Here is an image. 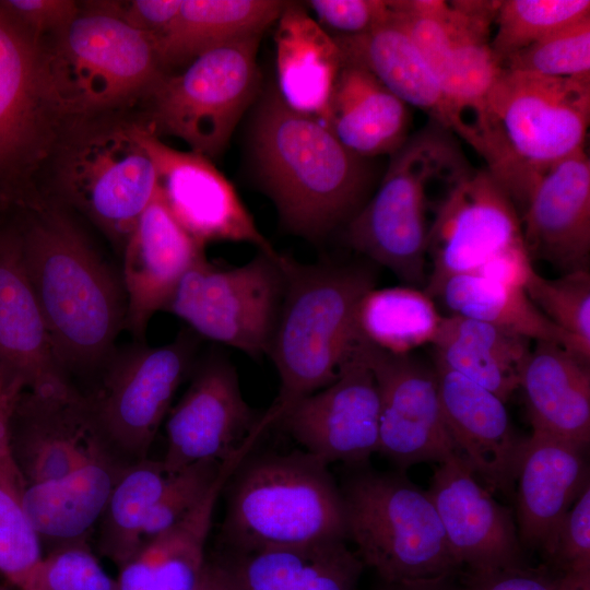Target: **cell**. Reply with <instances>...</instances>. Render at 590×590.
Segmentation results:
<instances>
[{
    "mask_svg": "<svg viewBox=\"0 0 590 590\" xmlns=\"http://www.w3.org/2000/svg\"><path fill=\"white\" fill-rule=\"evenodd\" d=\"M361 469L341 489L346 538L384 582L455 576L453 557L427 491L400 473Z\"/></svg>",
    "mask_w": 590,
    "mask_h": 590,
    "instance_id": "cell-8",
    "label": "cell"
},
{
    "mask_svg": "<svg viewBox=\"0 0 590 590\" xmlns=\"http://www.w3.org/2000/svg\"><path fill=\"white\" fill-rule=\"evenodd\" d=\"M455 134L435 120L390 155L380 185L346 224L357 252L389 269L409 286L426 285L428 237L439 203L435 188L453 185L472 167Z\"/></svg>",
    "mask_w": 590,
    "mask_h": 590,
    "instance_id": "cell-5",
    "label": "cell"
},
{
    "mask_svg": "<svg viewBox=\"0 0 590 590\" xmlns=\"http://www.w3.org/2000/svg\"><path fill=\"white\" fill-rule=\"evenodd\" d=\"M13 587L16 590H120L92 553L87 543L56 548Z\"/></svg>",
    "mask_w": 590,
    "mask_h": 590,
    "instance_id": "cell-41",
    "label": "cell"
},
{
    "mask_svg": "<svg viewBox=\"0 0 590 590\" xmlns=\"http://www.w3.org/2000/svg\"><path fill=\"white\" fill-rule=\"evenodd\" d=\"M333 38L343 63L367 71L409 107L427 113L456 134L457 122L440 85L394 12L367 33Z\"/></svg>",
    "mask_w": 590,
    "mask_h": 590,
    "instance_id": "cell-31",
    "label": "cell"
},
{
    "mask_svg": "<svg viewBox=\"0 0 590 590\" xmlns=\"http://www.w3.org/2000/svg\"><path fill=\"white\" fill-rule=\"evenodd\" d=\"M130 464L103 450L59 480L25 487L22 506L47 553L87 543L114 486Z\"/></svg>",
    "mask_w": 590,
    "mask_h": 590,
    "instance_id": "cell-26",
    "label": "cell"
},
{
    "mask_svg": "<svg viewBox=\"0 0 590 590\" xmlns=\"http://www.w3.org/2000/svg\"><path fill=\"white\" fill-rule=\"evenodd\" d=\"M275 22V87L290 107L323 122L343 67L339 46L303 2L286 1Z\"/></svg>",
    "mask_w": 590,
    "mask_h": 590,
    "instance_id": "cell-30",
    "label": "cell"
},
{
    "mask_svg": "<svg viewBox=\"0 0 590 590\" xmlns=\"http://www.w3.org/2000/svg\"><path fill=\"white\" fill-rule=\"evenodd\" d=\"M9 441L25 487L59 480L101 451L109 450L81 391H22L10 415Z\"/></svg>",
    "mask_w": 590,
    "mask_h": 590,
    "instance_id": "cell-21",
    "label": "cell"
},
{
    "mask_svg": "<svg viewBox=\"0 0 590 590\" xmlns=\"http://www.w3.org/2000/svg\"><path fill=\"white\" fill-rule=\"evenodd\" d=\"M589 16V0L499 1L491 48L503 64L511 55Z\"/></svg>",
    "mask_w": 590,
    "mask_h": 590,
    "instance_id": "cell-38",
    "label": "cell"
},
{
    "mask_svg": "<svg viewBox=\"0 0 590 590\" xmlns=\"http://www.w3.org/2000/svg\"><path fill=\"white\" fill-rule=\"evenodd\" d=\"M25 484L0 479V574L13 586L44 556L39 536L23 506Z\"/></svg>",
    "mask_w": 590,
    "mask_h": 590,
    "instance_id": "cell-42",
    "label": "cell"
},
{
    "mask_svg": "<svg viewBox=\"0 0 590 590\" xmlns=\"http://www.w3.org/2000/svg\"><path fill=\"white\" fill-rule=\"evenodd\" d=\"M47 47L42 63L61 116L109 109L149 93L165 74L153 38L127 24L104 1L85 4Z\"/></svg>",
    "mask_w": 590,
    "mask_h": 590,
    "instance_id": "cell-7",
    "label": "cell"
},
{
    "mask_svg": "<svg viewBox=\"0 0 590 590\" xmlns=\"http://www.w3.org/2000/svg\"><path fill=\"white\" fill-rule=\"evenodd\" d=\"M531 340L491 323L444 317L433 342L435 362L487 389L504 403L519 388Z\"/></svg>",
    "mask_w": 590,
    "mask_h": 590,
    "instance_id": "cell-34",
    "label": "cell"
},
{
    "mask_svg": "<svg viewBox=\"0 0 590 590\" xmlns=\"http://www.w3.org/2000/svg\"><path fill=\"white\" fill-rule=\"evenodd\" d=\"M19 212L24 268L56 356L72 381L98 374L125 329L122 282L64 211L37 200Z\"/></svg>",
    "mask_w": 590,
    "mask_h": 590,
    "instance_id": "cell-1",
    "label": "cell"
},
{
    "mask_svg": "<svg viewBox=\"0 0 590 590\" xmlns=\"http://www.w3.org/2000/svg\"><path fill=\"white\" fill-rule=\"evenodd\" d=\"M433 296L440 297L452 315L484 321L531 341L557 343L585 358L575 341L534 306L522 287L464 273L446 279Z\"/></svg>",
    "mask_w": 590,
    "mask_h": 590,
    "instance_id": "cell-35",
    "label": "cell"
},
{
    "mask_svg": "<svg viewBox=\"0 0 590 590\" xmlns=\"http://www.w3.org/2000/svg\"><path fill=\"white\" fill-rule=\"evenodd\" d=\"M280 261L284 293L267 353L281 381L264 412L271 426L300 399L338 378L359 340L358 303L375 287V274L366 267L300 263L284 255Z\"/></svg>",
    "mask_w": 590,
    "mask_h": 590,
    "instance_id": "cell-3",
    "label": "cell"
},
{
    "mask_svg": "<svg viewBox=\"0 0 590 590\" xmlns=\"http://www.w3.org/2000/svg\"><path fill=\"white\" fill-rule=\"evenodd\" d=\"M583 448L532 430L523 439L517 471V522L522 546L550 562L559 524L590 484Z\"/></svg>",
    "mask_w": 590,
    "mask_h": 590,
    "instance_id": "cell-25",
    "label": "cell"
},
{
    "mask_svg": "<svg viewBox=\"0 0 590 590\" xmlns=\"http://www.w3.org/2000/svg\"><path fill=\"white\" fill-rule=\"evenodd\" d=\"M59 116L45 85L42 40L0 5V212L36 200L31 176Z\"/></svg>",
    "mask_w": 590,
    "mask_h": 590,
    "instance_id": "cell-13",
    "label": "cell"
},
{
    "mask_svg": "<svg viewBox=\"0 0 590 590\" xmlns=\"http://www.w3.org/2000/svg\"><path fill=\"white\" fill-rule=\"evenodd\" d=\"M434 369L455 455L491 493L511 494L524 438L515 433L505 403L438 362Z\"/></svg>",
    "mask_w": 590,
    "mask_h": 590,
    "instance_id": "cell-22",
    "label": "cell"
},
{
    "mask_svg": "<svg viewBox=\"0 0 590 590\" xmlns=\"http://www.w3.org/2000/svg\"><path fill=\"white\" fill-rule=\"evenodd\" d=\"M550 564L563 574L590 578V484L564 516Z\"/></svg>",
    "mask_w": 590,
    "mask_h": 590,
    "instance_id": "cell-44",
    "label": "cell"
},
{
    "mask_svg": "<svg viewBox=\"0 0 590 590\" xmlns=\"http://www.w3.org/2000/svg\"><path fill=\"white\" fill-rule=\"evenodd\" d=\"M357 350L378 389V452L401 470L421 462L440 463L453 456L434 367L411 354L380 350L361 338Z\"/></svg>",
    "mask_w": 590,
    "mask_h": 590,
    "instance_id": "cell-16",
    "label": "cell"
},
{
    "mask_svg": "<svg viewBox=\"0 0 590 590\" xmlns=\"http://www.w3.org/2000/svg\"><path fill=\"white\" fill-rule=\"evenodd\" d=\"M329 465L306 451L270 453L236 469L221 536L248 553L346 538L343 497Z\"/></svg>",
    "mask_w": 590,
    "mask_h": 590,
    "instance_id": "cell-6",
    "label": "cell"
},
{
    "mask_svg": "<svg viewBox=\"0 0 590 590\" xmlns=\"http://www.w3.org/2000/svg\"><path fill=\"white\" fill-rule=\"evenodd\" d=\"M502 67L548 78L590 76V16L511 55Z\"/></svg>",
    "mask_w": 590,
    "mask_h": 590,
    "instance_id": "cell-40",
    "label": "cell"
},
{
    "mask_svg": "<svg viewBox=\"0 0 590 590\" xmlns=\"http://www.w3.org/2000/svg\"><path fill=\"white\" fill-rule=\"evenodd\" d=\"M524 291L534 306L590 358V274L587 269L545 279L534 269Z\"/></svg>",
    "mask_w": 590,
    "mask_h": 590,
    "instance_id": "cell-39",
    "label": "cell"
},
{
    "mask_svg": "<svg viewBox=\"0 0 590 590\" xmlns=\"http://www.w3.org/2000/svg\"><path fill=\"white\" fill-rule=\"evenodd\" d=\"M132 130L154 164L169 211L197 243H248L260 251L278 252L210 158L170 148L146 127L132 123Z\"/></svg>",
    "mask_w": 590,
    "mask_h": 590,
    "instance_id": "cell-17",
    "label": "cell"
},
{
    "mask_svg": "<svg viewBox=\"0 0 590 590\" xmlns=\"http://www.w3.org/2000/svg\"><path fill=\"white\" fill-rule=\"evenodd\" d=\"M524 244L519 213L488 169L465 173L439 203L428 237L433 297L449 276L477 272L503 251Z\"/></svg>",
    "mask_w": 590,
    "mask_h": 590,
    "instance_id": "cell-15",
    "label": "cell"
},
{
    "mask_svg": "<svg viewBox=\"0 0 590 590\" xmlns=\"http://www.w3.org/2000/svg\"><path fill=\"white\" fill-rule=\"evenodd\" d=\"M453 576H445L434 579H423L402 582H384L380 590H456L452 582Z\"/></svg>",
    "mask_w": 590,
    "mask_h": 590,
    "instance_id": "cell-51",
    "label": "cell"
},
{
    "mask_svg": "<svg viewBox=\"0 0 590 590\" xmlns=\"http://www.w3.org/2000/svg\"><path fill=\"white\" fill-rule=\"evenodd\" d=\"M231 459L201 460L168 475L146 519L142 543L169 529L189 514L206 495Z\"/></svg>",
    "mask_w": 590,
    "mask_h": 590,
    "instance_id": "cell-43",
    "label": "cell"
},
{
    "mask_svg": "<svg viewBox=\"0 0 590 590\" xmlns=\"http://www.w3.org/2000/svg\"><path fill=\"white\" fill-rule=\"evenodd\" d=\"M182 0L106 1L107 8L133 28L153 39L162 35L179 13Z\"/></svg>",
    "mask_w": 590,
    "mask_h": 590,
    "instance_id": "cell-48",
    "label": "cell"
},
{
    "mask_svg": "<svg viewBox=\"0 0 590 590\" xmlns=\"http://www.w3.org/2000/svg\"><path fill=\"white\" fill-rule=\"evenodd\" d=\"M323 123L351 152L391 155L409 138V106L367 71L347 63L334 83Z\"/></svg>",
    "mask_w": 590,
    "mask_h": 590,
    "instance_id": "cell-32",
    "label": "cell"
},
{
    "mask_svg": "<svg viewBox=\"0 0 590 590\" xmlns=\"http://www.w3.org/2000/svg\"><path fill=\"white\" fill-rule=\"evenodd\" d=\"M533 430L586 448L590 439L589 361L538 341L520 371Z\"/></svg>",
    "mask_w": 590,
    "mask_h": 590,
    "instance_id": "cell-29",
    "label": "cell"
},
{
    "mask_svg": "<svg viewBox=\"0 0 590 590\" xmlns=\"http://www.w3.org/2000/svg\"><path fill=\"white\" fill-rule=\"evenodd\" d=\"M0 590H16V589L5 581V582H0Z\"/></svg>",
    "mask_w": 590,
    "mask_h": 590,
    "instance_id": "cell-52",
    "label": "cell"
},
{
    "mask_svg": "<svg viewBox=\"0 0 590 590\" xmlns=\"http://www.w3.org/2000/svg\"><path fill=\"white\" fill-rule=\"evenodd\" d=\"M589 121L590 76L502 67L486 96L475 151L520 214L536 177L586 149Z\"/></svg>",
    "mask_w": 590,
    "mask_h": 590,
    "instance_id": "cell-4",
    "label": "cell"
},
{
    "mask_svg": "<svg viewBox=\"0 0 590 590\" xmlns=\"http://www.w3.org/2000/svg\"><path fill=\"white\" fill-rule=\"evenodd\" d=\"M196 590H234L215 557L208 558Z\"/></svg>",
    "mask_w": 590,
    "mask_h": 590,
    "instance_id": "cell-50",
    "label": "cell"
},
{
    "mask_svg": "<svg viewBox=\"0 0 590 590\" xmlns=\"http://www.w3.org/2000/svg\"><path fill=\"white\" fill-rule=\"evenodd\" d=\"M577 590H590V582L589 583H586L583 586H581L580 588H578Z\"/></svg>",
    "mask_w": 590,
    "mask_h": 590,
    "instance_id": "cell-53",
    "label": "cell"
},
{
    "mask_svg": "<svg viewBox=\"0 0 590 590\" xmlns=\"http://www.w3.org/2000/svg\"><path fill=\"white\" fill-rule=\"evenodd\" d=\"M427 493L453 557L470 575L524 565L511 510L456 455L439 463Z\"/></svg>",
    "mask_w": 590,
    "mask_h": 590,
    "instance_id": "cell-20",
    "label": "cell"
},
{
    "mask_svg": "<svg viewBox=\"0 0 590 590\" xmlns=\"http://www.w3.org/2000/svg\"><path fill=\"white\" fill-rule=\"evenodd\" d=\"M0 5L38 39L59 34L81 9L70 0H0Z\"/></svg>",
    "mask_w": 590,
    "mask_h": 590,
    "instance_id": "cell-47",
    "label": "cell"
},
{
    "mask_svg": "<svg viewBox=\"0 0 590 590\" xmlns=\"http://www.w3.org/2000/svg\"><path fill=\"white\" fill-rule=\"evenodd\" d=\"M379 415L377 385L356 343L338 378L296 402L278 424L324 464L357 468L378 452Z\"/></svg>",
    "mask_w": 590,
    "mask_h": 590,
    "instance_id": "cell-18",
    "label": "cell"
},
{
    "mask_svg": "<svg viewBox=\"0 0 590 590\" xmlns=\"http://www.w3.org/2000/svg\"><path fill=\"white\" fill-rule=\"evenodd\" d=\"M531 260L564 273L587 269L590 255V160L582 149L540 174L520 212Z\"/></svg>",
    "mask_w": 590,
    "mask_h": 590,
    "instance_id": "cell-24",
    "label": "cell"
},
{
    "mask_svg": "<svg viewBox=\"0 0 590 590\" xmlns=\"http://www.w3.org/2000/svg\"><path fill=\"white\" fill-rule=\"evenodd\" d=\"M191 373L188 388L166 416L161 461L167 475L201 460L226 461L253 447L269 428L245 401L225 356L212 354Z\"/></svg>",
    "mask_w": 590,
    "mask_h": 590,
    "instance_id": "cell-14",
    "label": "cell"
},
{
    "mask_svg": "<svg viewBox=\"0 0 590 590\" xmlns=\"http://www.w3.org/2000/svg\"><path fill=\"white\" fill-rule=\"evenodd\" d=\"M258 101L248 145L260 188L288 232L320 241L368 200L371 160L347 150L319 119L290 107L275 85Z\"/></svg>",
    "mask_w": 590,
    "mask_h": 590,
    "instance_id": "cell-2",
    "label": "cell"
},
{
    "mask_svg": "<svg viewBox=\"0 0 590 590\" xmlns=\"http://www.w3.org/2000/svg\"><path fill=\"white\" fill-rule=\"evenodd\" d=\"M442 318L425 291L408 285L369 290L355 321L365 342L392 354H411L433 344Z\"/></svg>",
    "mask_w": 590,
    "mask_h": 590,
    "instance_id": "cell-36",
    "label": "cell"
},
{
    "mask_svg": "<svg viewBox=\"0 0 590 590\" xmlns=\"http://www.w3.org/2000/svg\"><path fill=\"white\" fill-rule=\"evenodd\" d=\"M197 340L188 331L164 345L135 342L114 350L84 392L106 447L128 463L148 458L181 381L192 370Z\"/></svg>",
    "mask_w": 590,
    "mask_h": 590,
    "instance_id": "cell-10",
    "label": "cell"
},
{
    "mask_svg": "<svg viewBox=\"0 0 590 590\" xmlns=\"http://www.w3.org/2000/svg\"><path fill=\"white\" fill-rule=\"evenodd\" d=\"M345 542L227 551L215 558L234 590H355L365 566Z\"/></svg>",
    "mask_w": 590,
    "mask_h": 590,
    "instance_id": "cell-27",
    "label": "cell"
},
{
    "mask_svg": "<svg viewBox=\"0 0 590 590\" xmlns=\"http://www.w3.org/2000/svg\"><path fill=\"white\" fill-rule=\"evenodd\" d=\"M261 36L215 48L178 74H164L148 93L154 128L208 158L222 154L246 110L259 97Z\"/></svg>",
    "mask_w": 590,
    "mask_h": 590,
    "instance_id": "cell-9",
    "label": "cell"
},
{
    "mask_svg": "<svg viewBox=\"0 0 590 590\" xmlns=\"http://www.w3.org/2000/svg\"><path fill=\"white\" fill-rule=\"evenodd\" d=\"M125 329L142 342L152 317L165 310L188 269L204 255L176 221L158 186L123 249Z\"/></svg>",
    "mask_w": 590,
    "mask_h": 590,
    "instance_id": "cell-23",
    "label": "cell"
},
{
    "mask_svg": "<svg viewBox=\"0 0 590 590\" xmlns=\"http://www.w3.org/2000/svg\"><path fill=\"white\" fill-rule=\"evenodd\" d=\"M20 393L8 390L0 385V479L24 483L11 457L9 441V420L14 402Z\"/></svg>",
    "mask_w": 590,
    "mask_h": 590,
    "instance_id": "cell-49",
    "label": "cell"
},
{
    "mask_svg": "<svg viewBox=\"0 0 590 590\" xmlns=\"http://www.w3.org/2000/svg\"><path fill=\"white\" fill-rule=\"evenodd\" d=\"M0 385L15 392L80 390L54 351L24 268L16 221L0 223Z\"/></svg>",
    "mask_w": 590,
    "mask_h": 590,
    "instance_id": "cell-19",
    "label": "cell"
},
{
    "mask_svg": "<svg viewBox=\"0 0 590 590\" xmlns=\"http://www.w3.org/2000/svg\"><path fill=\"white\" fill-rule=\"evenodd\" d=\"M332 36H355L388 22L392 0H308L303 2Z\"/></svg>",
    "mask_w": 590,
    "mask_h": 590,
    "instance_id": "cell-45",
    "label": "cell"
},
{
    "mask_svg": "<svg viewBox=\"0 0 590 590\" xmlns=\"http://www.w3.org/2000/svg\"><path fill=\"white\" fill-rule=\"evenodd\" d=\"M281 253H258L221 269L203 255L185 273L164 311L199 335L257 358L267 355L279 316L284 273Z\"/></svg>",
    "mask_w": 590,
    "mask_h": 590,
    "instance_id": "cell-11",
    "label": "cell"
},
{
    "mask_svg": "<svg viewBox=\"0 0 590 590\" xmlns=\"http://www.w3.org/2000/svg\"><path fill=\"white\" fill-rule=\"evenodd\" d=\"M550 567L526 565L496 570L483 575H469L464 585L456 590H577L589 583Z\"/></svg>",
    "mask_w": 590,
    "mask_h": 590,
    "instance_id": "cell-46",
    "label": "cell"
},
{
    "mask_svg": "<svg viewBox=\"0 0 590 590\" xmlns=\"http://www.w3.org/2000/svg\"><path fill=\"white\" fill-rule=\"evenodd\" d=\"M249 449L232 458L202 500L176 524L141 544L119 567L120 590H196L206 560L214 509Z\"/></svg>",
    "mask_w": 590,
    "mask_h": 590,
    "instance_id": "cell-28",
    "label": "cell"
},
{
    "mask_svg": "<svg viewBox=\"0 0 590 590\" xmlns=\"http://www.w3.org/2000/svg\"><path fill=\"white\" fill-rule=\"evenodd\" d=\"M167 476L162 461L146 458L130 464L114 486L97 523V548L118 568L141 546L143 528Z\"/></svg>",
    "mask_w": 590,
    "mask_h": 590,
    "instance_id": "cell-37",
    "label": "cell"
},
{
    "mask_svg": "<svg viewBox=\"0 0 590 590\" xmlns=\"http://www.w3.org/2000/svg\"><path fill=\"white\" fill-rule=\"evenodd\" d=\"M286 1L182 0L178 15L154 40L162 68L182 66L204 52L262 33Z\"/></svg>",
    "mask_w": 590,
    "mask_h": 590,
    "instance_id": "cell-33",
    "label": "cell"
},
{
    "mask_svg": "<svg viewBox=\"0 0 590 590\" xmlns=\"http://www.w3.org/2000/svg\"><path fill=\"white\" fill-rule=\"evenodd\" d=\"M57 179L64 200L121 250L157 187L154 164L129 123L71 138L61 149Z\"/></svg>",
    "mask_w": 590,
    "mask_h": 590,
    "instance_id": "cell-12",
    "label": "cell"
}]
</instances>
